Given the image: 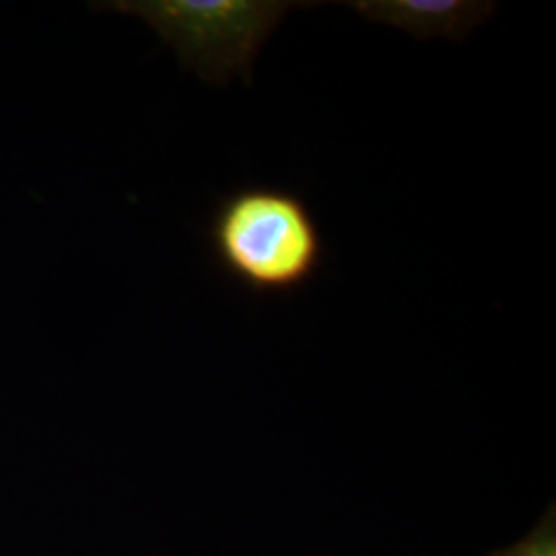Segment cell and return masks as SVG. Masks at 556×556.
Wrapping results in <instances>:
<instances>
[{
    "label": "cell",
    "instance_id": "obj_1",
    "mask_svg": "<svg viewBox=\"0 0 556 556\" xmlns=\"http://www.w3.org/2000/svg\"><path fill=\"white\" fill-rule=\"evenodd\" d=\"M220 273L256 298H287L309 287L326 241L309 202L293 188L250 184L220 197L206 223Z\"/></svg>",
    "mask_w": 556,
    "mask_h": 556
},
{
    "label": "cell",
    "instance_id": "obj_2",
    "mask_svg": "<svg viewBox=\"0 0 556 556\" xmlns=\"http://www.w3.org/2000/svg\"><path fill=\"white\" fill-rule=\"evenodd\" d=\"M314 2L282 0H118L93 7L144 21L181 64L211 85L252 83L262 46L285 17Z\"/></svg>",
    "mask_w": 556,
    "mask_h": 556
},
{
    "label": "cell",
    "instance_id": "obj_3",
    "mask_svg": "<svg viewBox=\"0 0 556 556\" xmlns=\"http://www.w3.org/2000/svg\"><path fill=\"white\" fill-rule=\"evenodd\" d=\"M363 20L396 27L417 40H466L495 15V2L477 0H355L346 2Z\"/></svg>",
    "mask_w": 556,
    "mask_h": 556
},
{
    "label": "cell",
    "instance_id": "obj_4",
    "mask_svg": "<svg viewBox=\"0 0 556 556\" xmlns=\"http://www.w3.org/2000/svg\"><path fill=\"white\" fill-rule=\"evenodd\" d=\"M495 556H556V530L553 511L530 536L523 538L521 542H517L516 546L501 551Z\"/></svg>",
    "mask_w": 556,
    "mask_h": 556
}]
</instances>
